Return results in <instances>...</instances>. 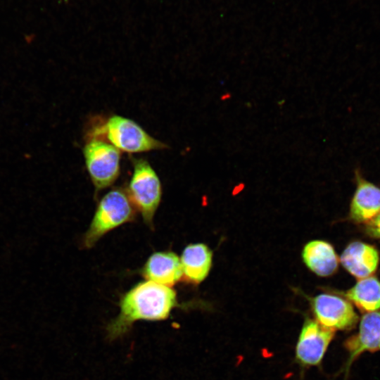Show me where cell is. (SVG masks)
Listing matches in <instances>:
<instances>
[{
	"instance_id": "6da1fadb",
	"label": "cell",
	"mask_w": 380,
	"mask_h": 380,
	"mask_svg": "<svg viewBox=\"0 0 380 380\" xmlns=\"http://www.w3.org/2000/svg\"><path fill=\"white\" fill-rule=\"evenodd\" d=\"M182 307L172 287L148 280L139 282L120 298L119 313L106 328L107 338L124 337L138 321H164L173 310Z\"/></svg>"
},
{
	"instance_id": "7a4b0ae2",
	"label": "cell",
	"mask_w": 380,
	"mask_h": 380,
	"mask_svg": "<svg viewBox=\"0 0 380 380\" xmlns=\"http://www.w3.org/2000/svg\"><path fill=\"white\" fill-rule=\"evenodd\" d=\"M88 138L103 139L120 151L143 153L167 148L162 141L148 134L134 120L113 115L92 127Z\"/></svg>"
},
{
	"instance_id": "3957f363",
	"label": "cell",
	"mask_w": 380,
	"mask_h": 380,
	"mask_svg": "<svg viewBox=\"0 0 380 380\" xmlns=\"http://www.w3.org/2000/svg\"><path fill=\"white\" fill-rule=\"evenodd\" d=\"M136 208L126 189L115 187L99 201L88 229L82 238V246L91 248L107 233L134 220Z\"/></svg>"
},
{
	"instance_id": "277c9868",
	"label": "cell",
	"mask_w": 380,
	"mask_h": 380,
	"mask_svg": "<svg viewBox=\"0 0 380 380\" xmlns=\"http://www.w3.org/2000/svg\"><path fill=\"white\" fill-rule=\"evenodd\" d=\"M133 172L127 193L145 224L153 227V218L162 198L160 180L144 158H132Z\"/></svg>"
},
{
	"instance_id": "5b68a950",
	"label": "cell",
	"mask_w": 380,
	"mask_h": 380,
	"mask_svg": "<svg viewBox=\"0 0 380 380\" xmlns=\"http://www.w3.org/2000/svg\"><path fill=\"white\" fill-rule=\"evenodd\" d=\"M82 151L87 170L97 194L110 186L118 178L121 151L97 138H88Z\"/></svg>"
},
{
	"instance_id": "8992f818",
	"label": "cell",
	"mask_w": 380,
	"mask_h": 380,
	"mask_svg": "<svg viewBox=\"0 0 380 380\" xmlns=\"http://www.w3.org/2000/svg\"><path fill=\"white\" fill-rule=\"evenodd\" d=\"M334 336L316 320L305 319L295 347V359L303 367L319 365Z\"/></svg>"
},
{
	"instance_id": "52a82bcc",
	"label": "cell",
	"mask_w": 380,
	"mask_h": 380,
	"mask_svg": "<svg viewBox=\"0 0 380 380\" xmlns=\"http://www.w3.org/2000/svg\"><path fill=\"white\" fill-rule=\"evenodd\" d=\"M310 304L316 321L333 331L350 329L358 321L352 304L341 297L322 293L312 298Z\"/></svg>"
},
{
	"instance_id": "ba28073f",
	"label": "cell",
	"mask_w": 380,
	"mask_h": 380,
	"mask_svg": "<svg viewBox=\"0 0 380 380\" xmlns=\"http://www.w3.org/2000/svg\"><path fill=\"white\" fill-rule=\"evenodd\" d=\"M348 353L344 371L348 372L352 363L365 352L380 351V312L364 315L358 331L345 342Z\"/></svg>"
},
{
	"instance_id": "9c48e42d",
	"label": "cell",
	"mask_w": 380,
	"mask_h": 380,
	"mask_svg": "<svg viewBox=\"0 0 380 380\" xmlns=\"http://www.w3.org/2000/svg\"><path fill=\"white\" fill-rule=\"evenodd\" d=\"M141 274L148 281L172 288L182 280L180 258L171 251L155 252L146 260Z\"/></svg>"
},
{
	"instance_id": "30bf717a",
	"label": "cell",
	"mask_w": 380,
	"mask_h": 380,
	"mask_svg": "<svg viewBox=\"0 0 380 380\" xmlns=\"http://www.w3.org/2000/svg\"><path fill=\"white\" fill-rule=\"evenodd\" d=\"M379 261L377 250L360 241L350 243L341 256V262L346 270L358 279L370 277L376 270Z\"/></svg>"
},
{
	"instance_id": "8fae6325",
	"label": "cell",
	"mask_w": 380,
	"mask_h": 380,
	"mask_svg": "<svg viewBox=\"0 0 380 380\" xmlns=\"http://www.w3.org/2000/svg\"><path fill=\"white\" fill-rule=\"evenodd\" d=\"M179 258L182 280L196 285L201 283L210 272L213 252L204 243H191L184 248Z\"/></svg>"
},
{
	"instance_id": "7c38bea8",
	"label": "cell",
	"mask_w": 380,
	"mask_h": 380,
	"mask_svg": "<svg viewBox=\"0 0 380 380\" xmlns=\"http://www.w3.org/2000/svg\"><path fill=\"white\" fill-rule=\"evenodd\" d=\"M357 189L350 208V218L359 223L368 222L380 213V189L356 172Z\"/></svg>"
},
{
	"instance_id": "4fadbf2b",
	"label": "cell",
	"mask_w": 380,
	"mask_h": 380,
	"mask_svg": "<svg viewBox=\"0 0 380 380\" xmlns=\"http://www.w3.org/2000/svg\"><path fill=\"white\" fill-rule=\"evenodd\" d=\"M302 258L307 267L321 277L330 276L338 268V258L333 246L324 241L308 242L303 248Z\"/></svg>"
},
{
	"instance_id": "5bb4252c",
	"label": "cell",
	"mask_w": 380,
	"mask_h": 380,
	"mask_svg": "<svg viewBox=\"0 0 380 380\" xmlns=\"http://www.w3.org/2000/svg\"><path fill=\"white\" fill-rule=\"evenodd\" d=\"M345 297L363 312H375L380 309V281L374 277L360 279L345 293Z\"/></svg>"
},
{
	"instance_id": "9a60e30c",
	"label": "cell",
	"mask_w": 380,
	"mask_h": 380,
	"mask_svg": "<svg viewBox=\"0 0 380 380\" xmlns=\"http://www.w3.org/2000/svg\"><path fill=\"white\" fill-rule=\"evenodd\" d=\"M365 230L371 237L380 239V213L367 222Z\"/></svg>"
}]
</instances>
